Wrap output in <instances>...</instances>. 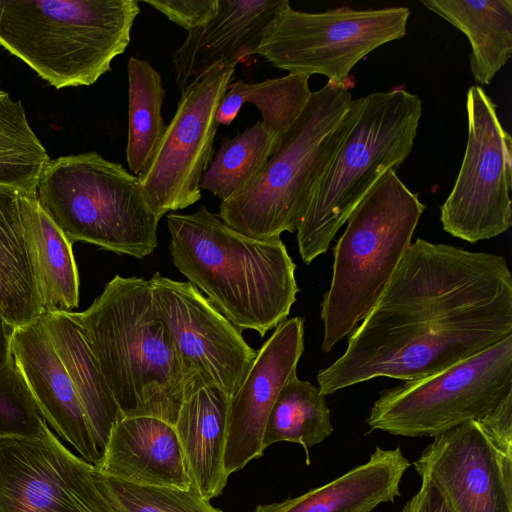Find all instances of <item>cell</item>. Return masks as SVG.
<instances>
[{
  "mask_svg": "<svg viewBox=\"0 0 512 512\" xmlns=\"http://www.w3.org/2000/svg\"><path fill=\"white\" fill-rule=\"evenodd\" d=\"M476 421L499 449L512 454V394L492 412Z\"/></svg>",
  "mask_w": 512,
  "mask_h": 512,
  "instance_id": "obj_34",
  "label": "cell"
},
{
  "mask_svg": "<svg viewBox=\"0 0 512 512\" xmlns=\"http://www.w3.org/2000/svg\"><path fill=\"white\" fill-rule=\"evenodd\" d=\"M49 160L28 124L21 102L0 90V186L36 194L39 177Z\"/></svg>",
  "mask_w": 512,
  "mask_h": 512,
  "instance_id": "obj_30",
  "label": "cell"
},
{
  "mask_svg": "<svg viewBox=\"0 0 512 512\" xmlns=\"http://www.w3.org/2000/svg\"><path fill=\"white\" fill-rule=\"evenodd\" d=\"M413 464L452 512H512V454L499 449L476 420L435 436Z\"/></svg>",
  "mask_w": 512,
  "mask_h": 512,
  "instance_id": "obj_15",
  "label": "cell"
},
{
  "mask_svg": "<svg viewBox=\"0 0 512 512\" xmlns=\"http://www.w3.org/2000/svg\"><path fill=\"white\" fill-rule=\"evenodd\" d=\"M308 80V76L288 73L256 83L243 80L230 83L219 105L216 120L219 124L230 125L241 107L250 103L260 110L262 123L282 135L298 118L311 96Z\"/></svg>",
  "mask_w": 512,
  "mask_h": 512,
  "instance_id": "obj_29",
  "label": "cell"
},
{
  "mask_svg": "<svg viewBox=\"0 0 512 512\" xmlns=\"http://www.w3.org/2000/svg\"><path fill=\"white\" fill-rule=\"evenodd\" d=\"M512 394V335L431 376L385 389L366 423L406 437H435L492 412Z\"/></svg>",
  "mask_w": 512,
  "mask_h": 512,
  "instance_id": "obj_9",
  "label": "cell"
},
{
  "mask_svg": "<svg viewBox=\"0 0 512 512\" xmlns=\"http://www.w3.org/2000/svg\"><path fill=\"white\" fill-rule=\"evenodd\" d=\"M24 225L42 311L72 312L79 301V275L72 243L29 195Z\"/></svg>",
  "mask_w": 512,
  "mask_h": 512,
  "instance_id": "obj_25",
  "label": "cell"
},
{
  "mask_svg": "<svg viewBox=\"0 0 512 512\" xmlns=\"http://www.w3.org/2000/svg\"><path fill=\"white\" fill-rule=\"evenodd\" d=\"M512 335V275L498 254L417 238L345 352L317 375L324 395L377 377L422 379Z\"/></svg>",
  "mask_w": 512,
  "mask_h": 512,
  "instance_id": "obj_1",
  "label": "cell"
},
{
  "mask_svg": "<svg viewBox=\"0 0 512 512\" xmlns=\"http://www.w3.org/2000/svg\"><path fill=\"white\" fill-rule=\"evenodd\" d=\"M280 136L257 121L233 138H224L202 176L200 190L221 202L241 193L263 170Z\"/></svg>",
  "mask_w": 512,
  "mask_h": 512,
  "instance_id": "obj_28",
  "label": "cell"
},
{
  "mask_svg": "<svg viewBox=\"0 0 512 512\" xmlns=\"http://www.w3.org/2000/svg\"><path fill=\"white\" fill-rule=\"evenodd\" d=\"M230 396L205 385L184 400L174 428L191 485L206 500L219 496L228 481L224 451Z\"/></svg>",
  "mask_w": 512,
  "mask_h": 512,
  "instance_id": "obj_21",
  "label": "cell"
},
{
  "mask_svg": "<svg viewBox=\"0 0 512 512\" xmlns=\"http://www.w3.org/2000/svg\"><path fill=\"white\" fill-rule=\"evenodd\" d=\"M426 206L387 170L356 205L336 243L321 303V349L328 353L371 311L411 244Z\"/></svg>",
  "mask_w": 512,
  "mask_h": 512,
  "instance_id": "obj_6",
  "label": "cell"
},
{
  "mask_svg": "<svg viewBox=\"0 0 512 512\" xmlns=\"http://www.w3.org/2000/svg\"><path fill=\"white\" fill-rule=\"evenodd\" d=\"M496 109L480 86L468 89L465 154L454 186L440 207L443 229L470 243L499 236L512 225V140Z\"/></svg>",
  "mask_w": 512,
  "mask_h": 512,
  "instance_id": "obj_11",
  "label": "cell"
},
{
  "mask_svg": "<svg viewBox=\"0 0 512 512\" xmlns=\"http://www.w3.org/2000/svg\"><path fill=\"white\" fill-rule=\"evenodd\" d=\"M149 282L156 314L185 366L207 385L217 386L232 397L257 354L243 338L242 330L189 281H176L156 272Z\"/></svg>",
  "mask_w": 512,
  "mask_h": 512,
  "instance_id": "obj_14",
  "label": "cell"
},
{
  "mask_svg": "<svg viewBox=\"0 0 512 512\" xmlns=\"http://www.w3.org/2000/svg\"><path fill=\"white\" fill-rule=\"evenodd\" d=\"M76 316L124 417L174 426L186 397L207 385L185 366L158 318L149 280L115 275Z\"/></svg>",
  "mask_w": 512,
  "mask_h": 512,
  "instance_id": "obj_2",
  "label": "cell"
},
{
  "mask_svg": "<svg viewBox=\"0 0 512 512\" xmlns=\"http://www.w3.org/2000/svg\"><path fill=\"white\" fill-rule=\"evenodd\" d=\"M13 330L14 327L0 315V439L36 436L45 423L14 361L11 351Z\"/></svg>",
  "mask_w": 512,
  "mask_h": 512,
  "instance_id": "obj_31",
  "label": "cell"
},
{
  "mask_svg": "<svg viewBox=\"0 0 512 512\" xmlns=\"http://www.w3.org/2000/svg\"><path fill=\"white\" fill-rule=\"evenodd\" d=\"M410 462L401 449L377 447L367 462L323 486L281 502L258 505L253 512H372L400 496Z\"/></svg>",
  "mask_w": 512,
  "mask_h": 512,
  "instance_id": "obj_20",
  "label": "cell"
},
{
  "mask_svg": "<svg viewBox=\"0 0 512 512\" xmlns=\"http://www.w3.org/2000/svg\"><path fill=\"white\" fill-rule=\"evenodd\" d=\"M129 84L128 140L126 159L136 176L156 152L167 125L161 116L165 90L159 72L143 59L130 57L127 63Z\"/></svg>",
  "mask_w": 512,
  "mask_h": 512,
  "instance_id": "obj_27",
  "label": "cell"
},
{
  "mask_svg": "<svg viewBox=\"0 0 512 512\" xmlns=\"http://www.w3.org/2000/svg\"><path fill=\"white\" fill-rule=\"evenodd\" d=\"M36 198L72 244L85 241L138 259L158 246L159 219L138 176L96 152L50 159Z\"/></svg>",
  "mask_w": 512,
  "mask_h": 512,
  "instance_id": "obj_8",
  "label": "cell"
},
{
  "mask_svg": "<svg viewBox=\"0 0 512 512\" xmlns=\"http://www.w3.org/2000/svg\"><path fill=\"white\" fill-rule=\"evenodd\" d=\"M40 317L75 386L102 457L113 427L124 416L101 373L76 312L42 311Z\"/></svg>",
  "mask_w": 512,
  "mask_h": 512,
  "instance_id": "obj_22",
  "label": "cell"
},
{
  "mask_svg": "<svg viewBox=\"0 0 512 512\" xmlns=\"http://www.w3.org/2000/svg\"><path fill=\"white\" fill-rule=\"evenodd\" d=\"M174 266L235 326L264 336L286 320L299 288L280 237H247L206 206L167 215Z\"/></svg>",
  "mask_w": 512,
  "mask_h": 512,
  "instance_id": "obj_3",
  "label": "cell"
},
{
  "mask_svg": "<svg viewBox=\"0 0 512 512\" xmlns=\"http://www.w3.org/2000/svg\"><path fill=\"white\" fill-rule=\"evenodd\" d=\"M304 351V318L286 319L257 351L239 389L230 398L224 468L228 476L263 454V436L272 406L295 375Z\"/></svg>",
  "mask_w": 512,
  "mask_h": 512,
  "instance_id": "obj_16",
  "label": "cell"
},
{
  "mask_svg": "<svg viewBox=\"0 0 512 512\" xmlns=\"http://www.w3.org/2000/svg\"><path fill=\"white\" fill-rule=\"evenodd\" d=\"M334 428L319 387L293 376L280 390L270 411L263 449L277 442H293L308 449L328 438Z\"/></svg>",
  "mask_w": 512,
  "mask_h": 512,
  "instance_id": "obj_26",
  "label": "cell"
},
{
  "mask_svg": "<svg viewBox=\"0 0 512 512\" xmlns=\"http://www.w3.org/2000/svg\"><path fill=\"white\" fill-rule=\"evenodd\" d=\"M0 512H122L106 476L70 451L48 425L0 439Z\"/></svg>",
  "mask_w": 512,
  "mask_h": 512,
  "instance_id": "obj_12",
  "label": "cell"
},
{
  "mask_svg": "<svg viewBox=\"0 0 512 512\" xmlns=\"http://www.w3.org/2000/svg\"><path fill=\"white\" fill-rule=\"evenodd\" d=\"M236 65L218 64L181 92L156 152L138 175L145 199L159 220L201 198L200 182L212 160L220 125L216 114Z\"/></svg>",
  "mask_w": 512,
  "mask_h": 512,
  "instance_id": "obj_13",
  "label": "cell"
},
{
  "mask_svg": "<svg viewBox=\"0 0 512 512\" xmlns=\"http://www.w3.org/2000/svg\"><path fill=\"white\" fill-rule=\"evenodd\" d=\"M96 467L106 476L138 485H191L174 426L155 417L121 418Z\"/></svg>",
  "mask_w": 512,
  "mask_h": 512,
  "instance_id": "obj_19",
  "label": "cell"
},
{
  "mask_svg": "<svg viewBox=\"0 0 512 512\" xmlns=\"http://www.w3.org/2000/svg\"><path fill=\"white\" fill-rule=\"evenodd\" d=\"M106 481L122 512H222L192 485L187 489L138 485L109 476Z\"/></svg>",
  "mask_w": 512,
  "mask_h": 512,
  "instance_id": "obj_32",
  "label": "cell"
},
{
  "mask_svg": "<svg viewBox=\"0 0 512 512\" xmlns=\"http://www.w3.org/2000/svg\"><path fill=\"white\" fill-rule=\"evenodd\" d=\"M11 351L49 428L79 457L96 466L101 454L91 426L40 315L33 322L14 328Z\"/></svg>",
  "mask_w": 512,
  "mask_h": 512,
  "instance_id": "obj_17",
  "label": "cell"
},
{
  "mask_svg": "<svg viewBox=\"0 0 512 512\" xmlns=\"http://www.w3.org/2000/svg\"><path fill=\"white\" fill-rule=\"evenodd\" d=\"M29 195L0 186V315L14 328L42 312L24 225Z\"/></svg>",
  "mask_w": 512,
  "mask_h": 512,
  "instance_id": "obj_23",
  "label": "cell"
},
{
  "mask_svg": "<svg viewBox=\"0 0 512 512\" xmlns=\"http://www.w3.org/2000/svg\"><path fill=\"white\" fill-rule=\"evenodd\" d=\"M171 22L190 31L209 22L218 12L219 0H143Z\"/></svg>",
  "mask_w": 512,
  "mask_h": 512,
  "instance_id": "obj_33",
  "label": "cell"
},
{
  "mask_svg": "<svg viewBox=\"0 0 512 512\" xmlns=\"http://www.w3.org/2000/svg\"><path fill=\"white\" fill-rule=\"evenodd\" d=\"M422 116L421 99L402 88L358 98L354 122L320 179L297 229L299 253L310 264L325 253L349 215L387 170L410 154Z\"/></svg>",
  "mask_w": 512,
  "mask_h": 512,
  "instance_id": "obj_7",
  "label": "cell"
},
{
  "mask_svg": "<svg viewBox=\"0 0 512 512\" xmlns=\"http://www.w3.org/2000/svg\"><path fill=\"white\" fill-rule=\"evenodd\" d=\"M137 0H0V44L56 89L89 86L130 42Z\"/></svg>",
  "mask_w": 512,
  "mask_h": 512,
  "instance_id": "obj_5",
  "label": "cell"
},
{
  "mask_svg": "<svg viewBox=\"0 0 512 512\" xmlns=\"http://www.w3.org/2000/svg\"><path fill=\"white\" fill-rule=\"evenodd\" d=\"M466 35L474 80L488 85L512 54V0H422Z\"/></svg>",
  "mask_w": 512,
  "mask_h": 512,
  "instance_id": "obj_24",
  "label": "cell"
},
{
  "mask_svg": "<svg viewBox=\"0 0 512 512\" xmlns=\"http://www.w3.org/2000/svg\"><path fill=\"white\" fill-rule=\"evenodd\" d=\"M418 492L404 505L401 512H452L436 484L421 477Z\"/></svg>",
  "mask_w": 512,
  "mask_h": 512,
  "instance_id": "obj_35",
  "label": "cell"
},
{
  "mask_svg": "<svg viewBox=\"0 0 512 512\" xmlns=\"http://www.w3.org/2000/svg\"><path fill=\"white\" fill-rule=\"evenodd\" d=\"M409 16L406 7L307 13L288 5L267 27L254 54L289 73L320 74L343 85L371 51L405 36Z\"/></svg>",
  "mask_w": 512,
  "mask_h": 512,
  "instance_id": "obj_10",
  "label": "cell"
},
{
  "mask_svg": "<svg viewBox=\"0 0 512 512\" xmlns=\"http://www.w3.org/2000/svg\"><path fill=\"white\" fill-rule=\"evenodd\" d=\"M350 83L327 82L311 96L257 178L221 202L219 218L258 240L297 231L318 183L351 128L358 110Z\"/></svg>",
  "mask_w": 512,
  "mask_h": 512,
  "instance_id": "obj_4",
  "label": "cell"
},
{
  "mask_svg": "<svg viewBox=\"0 0 512 512\" xmlns=\"http://www.w3.org/2000/svg\"><path fill=\"white\" fill-rule=\"evenodd\" d=\"M288 0H219L217 14L188 31L172 55L180 92L218 64H231L254 55L263 34Z\"/></svg>",
  "mask_w": 512,
  "mask_h": 512,
  "instance_id": "obj_18",
  "label": "cell"
}]
</instances>
